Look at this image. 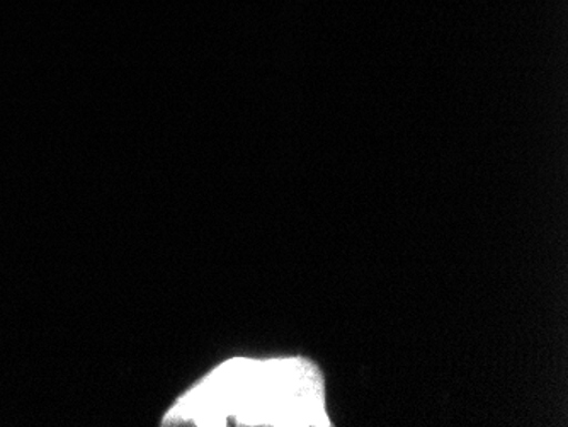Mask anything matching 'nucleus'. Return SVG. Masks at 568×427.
<instances>
[{
  "label": "nucleus",
  "mask_w": 568,
  "mask_h": 427,
  "mask_svg": "<svg viewBox=\"0 0 568 427\" xmlns=\"http://www.w3.org/2000/svg\"><path fill=\"white\" fill-rule=\"evenodd\" d=\"M162 426L328 427L321 369L302 356L226 359L175 398Z\"/></svg>",
  "instance_id": "f257e3e1"
}]
</instances>
